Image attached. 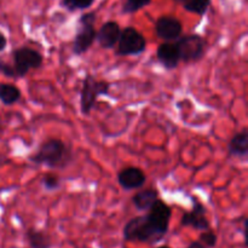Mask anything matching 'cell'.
Returning a JSON list of instances; mask_svg holds the SVG:
<instances>
[{
	"instance_id": "24",
	"label": "cell",
	"mask_w": 248,
	"mask_h": 248,
	"mask_svg": "<svg viewBox=\"0 0 248 248\" xmlns=\"http://www.w3.org/2000/svg\"><path fill=\"white\" fill-rule=\"evenodd\" d=\"M186 248H206V247L203 246V245L201 244V242L198 240V241L190 242V244H189V246Z\"/></svg>"
},
{
	"instance_id": "22",
	"label": "cell",
	"mask_w": 248,
	"mask_h": 248,
	"mask_svg": "<svg viewBox=\"0 0 248 248\" xmlns=\"http://www.w3.org/2000/svg\"><path fill=\"white\" fill-rule=\"evenodd\" d=\"M0 75H2L5 78H9V79H17L14 65L10 64L9 62L4 61L2 58H0Z\"/></svg>"
},
{
	"instance_id": "15",
	"label": "cell",
	"mask_w": 248,
	"mask_h": 248,
	"mask_svg": "<svg viewBox=\"0 0 248 248\" xmlns=\"http://www.w3.org/2000/svg\"><path fill=\"white\" fill-rule=\"evenodd\" d=\"M26 239L31 248H52V239L44 230L29 228L26 232Z\"/></svg>"
},
{
	"instance_id": "17",
	"label": "cell",
	"mask_w": 248,
	"mask_h": 248,
	"mask_svg": "<svg viewBox=\"0 0 248 248\" xmlns=\"http://www.w3.org/2000/svg\"><path fill=\"white\" fill-rule=\"evenodd\" d=\"M211 6V0H188L186 4L183 5L184 9L186 11L191 12V14L199 15V16H205L206 12L208 11Z\"/></svg>"
},
{
	"instance_id": "11",
	"label": "cell",
	"mask_w": 248,
	"mask_h": 248,
	"mask_svg": "<svg viewBox=\"0 0 248 248\" xmlns=\"http://www.w3.org/2000/svg\"><path fill=\"white\" fill-rule=\"evenodd\" d=\"M121 28L118 22L108 21L102 24L99 31L96 34V40L98 41L99 46L104 50H111L115 47L120 38Z\"/></svg>"
},
{
	"instance_id": "3",
	"label": "cell",
	"mask_w": 248,
	"mask_h": 248,
	"mask_svg": "<svg viewBox=\"0 0 248 248\" xmlns=\"http://www.w3.org/2000/svg\"><path fill=\"white\" fill-rule=\"evenodd\" d=\"M110 82L107 80H98L91 74H86L80 89V111L82 115L89 116L93 110L99 96H109Z\"/></svg>"
},
{
	"instance_id": "6",
	"label": "cell",
	"mask_w": 248,
	"mask_h": 248,
	"mask_svg": "<svg viewBox=\"0 0 248 248\" xmlns=\"http://www.w3.org/2000/svg\"><path fill=\"white\" fill-rule=\"evenodd\" d=\"M11 58L17 79H22L31 70L40 68L44 63L43 55L38 50L28 47V46L15 48L11 52Z\"/></svg>"
},
{
	"instance_id": "23",
	"label": "cell",
	"mask_w": 248,
	"mask_h": 248,
	"mask_svg": "<svg viewBox=\"0 0 248 248\" xmlns=\"http://www.w3.org/2000/svg\"><path fill=\"white\" fill-rule=\"evenodd\" d=\"M6 46H7L6 36H5L4 34L0 31V52H2V51L5 50V48H6Z\"/></svg>"
},
{
	"instance_id": "7",
	"label": "cell",
	"mask_w": 248,
	"mask_h": 248,
	"mask_svg": "<svg viewBox=\"0 0 248 248\" xmlns=\"http://www.w3.org/2000/svg\"><path fill=\"white\" fill-rule=\"evenodd\" d=\"M116 47V55L120 57L140 56L147 50V39L135 27H126L121 31Z\"/></svg>"
},
{
	"instance_id": "10",
	"label": "cell",
	"mask_w": 248,
	"mask_h": 248,
	"mask_svg": "<svg viewBox=\"0 0 248 248\" xmlns=\"http://www.w3.org/2000/svg\"><path fill=\"white\" fill-rule=\"evenodd\" d=\"M118 183L126 191L137 190L147 183V174L140 167H125L118 173Z\"/></svg>"
},
{
	"instance_id": "5",
	"label": "cell",
	"mask_w": 248,
	"mask_h": 248,
	"mask_svg": "<svg viewBox=\"0 0 248 248\" xmlns=\"http://www.w3.org/2000/svg\"><path fill=\"white\" fill-rule=\"evenodd\" d=\"M181 62L195 63L202 60L207 51V41L200 34H186L174 41Z\"/></svg>"
},
{
	"instance_id": "18",
	"label": "cell",
	"mask_w": 248,
	"mask_h": 248,
	"mask_svg": "<svg viewBox=\"0 0 248 248\" xmlns=\"http://www.w3.org/2000/svg\"><path fill=\"white\" fill-rule=\"evenodd\" d=\"M41 186L47 191H56L62 186L61 177L56 173H45L40 181Z\"/></svg>"
},
{
	"instance_id": "1",
	"label": "cell",
	"mask_w": 248,
	"mask_h": 248,
	"mask_svg": "<svg viewBox=\"0 0 248 248\" xmlns=\"http://www.w3.org/2000/svg\"><path fill=\"white\" fill-rule=\"evenodd\" d=\"M171 217V206L159 199L147 211V215L133 217L126 223L123 229L124 240L126 242L157 244L169 232Z\"/></svg>"
},
{
	"instance_id": "26",
	"label": "cell",
	"mask_w": 248,
	"mask_h": 248,
	"mask_svg": "<svg viewBox=\"0 0 248 248\" xmlns=\"http://www.w3.org/2000/svg\"><path fill=\"white\" fill-rule=\"evenodd\" d=\"M157 248H171V247H169V246H160V247H157Z\"/></svg>"
},
{
	"instance_id": "14",
	"label": "cell",
	"mask_w": 248,
	"mask_h": 248,
	"mask_svg": "<svg viewBox=\"0 0 248 248\" xmlns=\"http://www.w3.org/2000/svg\"><path fill=\"white\" fill-rule=\"evenodd\" d=\"M159 191L154 188L142 189L131 199V202L135 208L140 212H147L157 200H159Z\"/></svg>"
},
{
	"instance_id": "21",
	"label": "cell",
	"mask_w": 248,
	"mask_h": 248,
	"mask_svg": "<svg viewBox=\"0 0 248 248\" xmlns=\"http://www.w3.org/2000/svg\"><path fill=\"white\" fill-rule=\"evenodd\" d=\"M199 241H200L206 248H213L217 246L218 236L216 232H212V230H206V232H200Z\"/></svg>"
},
{
	"instance_id": "2",
	"label": "cell",
	"mask_w": 248,
	"mask_h": 248,
	"mask_svg": "<svg viewBox=\"0 0 248 248\" xmlns=\"http://www.w3.org/2000/svg\"><path fill=\"white\" fill-rule=\"evenodd\" d=\"M73 148L60 138H50L40 144L29 161L38 166H45L51 170H63L73 161Z\"/></svg>"
},
{
	"instance_id": "13",
	"label": "cell",
	"mask_w": 248,
	"mask_h": 248,
	"mask_svg": "<svg viewBox=\"0 0 248 248\" xmlns=\"http://www.w3.org/2000/svg\"><path fill=\"white\" fill-rule=\"evenodd\" d=\"M228 153L229 156L239 159H246L248 156V130L246 127L232 136L228 143Z\"/></svg>"
},
{
	"instance_id": "19",
	"label": "cell",
	"mask_w": 248,
	"mask_h": 248,
	"mask_svg": "<svg viewBox=\"0 0 248 248\" xmlns=\"http://www.w3.org/2000/svg\"><path fill=\"white\" fill-rule=\"evenodd\" d=\"M96 0H61V5L68 11L74 12L78 10H85L89 9L93 5Z\"/></svg>"
},
{
	"instance_id": "9",
	"label": "cell",
	"mask_w": 248,
	"mask_h": 248,
	"mask_svg": "<svg viewBox=\"0 0 248 248\" xmlns=\"http://www.w3.org/2000/svg\"><path fill=\"white\" fill-rule=\"evenodd\" d=\"M155 31L157 38L165 43H174L183 33V24L173 16H161L155 23Z\"/></svg>"
},
{
	"instance_id": "25",
	"label": "cell",
	"mask_w": 248,
	"mask_h": 248,
	"mask_svg": "<svg viewBox=\"0 0 248 248\" xmlns=\"http://www.w3.org/2000/svg\"><path fill=\"white\" fill-rule=\"evenodd\" d=\"M174 2H177V4H182V5H184L186 4V1H188V0H173Z\"/></svg>"
},
{
	"instance_id": "4",
	"label": "cell",
	"mask_w": 248,
	"mask_h": 248,
	"mask_svg": "<svg viewBox=\"0 0 248 248\" xmlns=\"http://www.w3.org/2000/svg\"><path fill=\"white\" fill-rule=\"evenodd\" d=\"M96 14L94 12H87L80 16L78 22L77 34L73 41V53L75 56H81L86 53L93 45L96 40Z\"/></svg>"
},
{
	"instance_id": "20",
	"label": "cell",
	"mask_w": 248,
	"mask_h": 248,
	"mask_svg": "<svg viewBox=\"0 0 248 248\" xmlns=\"http://www.w3.org/2000/svg\"><path fill=\"white\" fill-rule=\"evenodd\" d=\"M152 0H125V4L123 6V14H135L140 11L143 7L150 5Z\"/></svg>"
},
{
	"instance_id": "8",
	"label": "cell",
	"mask_w": 248,
	"mask_h": 248,
	"mask_svg": "<svg viewBox=\"0 0 248 248\" xmlns=\"http://www.w3.org/2000/svg\"><path fill=\"white\" fill-rule=\"evenodd\" d=\"M193 205L190 211L184 212L181 219V227L193 228L198 232H206L210 230L211 222L207 218V208L201 201L191 196Z\"/></svg>"
},
{
	"instance_id": "12",
	"label": "cell",
	"mask_w": 248,
	"mask_h": 248,
	"mask_svg": "<svg viewBox=\"0 0 248 248\" xmlns=\"http://www.w3.org/2000/svg\"><path fill=\"white\" fill-rule=\"evenodd\" d=\"M156 58L166 70H173L181 63L176 43H162L157 46Z\"/></svg>"
},
{
	"instance_id": "16",
	"label": "cell",
	"mask_w": 248,
	"mask_h": 248,
	"mask_svg": "<svg viewBox=\"0 0 248 248\" xmlns=\"http://www.w3.org/2000/svg\"><path fill=\"white\" fill-rule=\"evenodd\" d=\"M22 92L18 86L7 82H0V102L4 106H14L21 99Z\"/></svg>"
}]
</instances>
